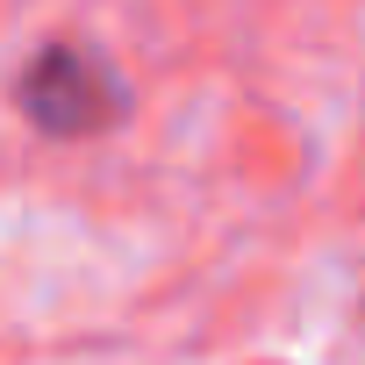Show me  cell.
Returning <instances> with one entry per match:
<instances>
[{"label":"cell","instance_id":"obj_1","mask_svg":"<svg viewBox=\"0 0 365 365\" xmlns=\"http://www.w3.org/2000/svg\"><path fill=\"white\" fill-rule=\"evenodd\" d=\"M22 101H29V115H36L51 136H79V129H101V122L122 115V79H115V65H108L101 51H86V43H51V51L29 65Z\"/></svg>","mask_w":365,"mask_h":365}]
</instances>
